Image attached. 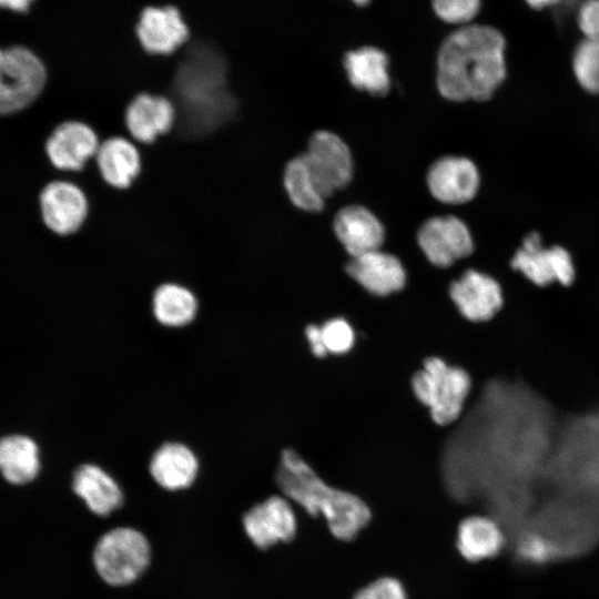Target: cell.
<instances>
[{
	"instance_id": "obj_24",
	"label": "cell",
	"mask_w": 599,
	"mask_h": 599,
	"mask_svg": "<svg viewBox=\"0 0 599 599\" xmlns=\"http://www.w3.org/2000/svg\"><path fill=\"white\" fill-rule=\"evenodd\" d=\"M456 546L465 559L479 561L500 551L504 546V535L493 517L470 515L458 525Z\"/></svg>"
},
{
	"instance_id": "obj_2",
	"label": "cell",
	"mask_w": 599,
	"mask_h": 599,
	"mask_svg": "<svg viewBox=\"0 0 599 599\" xmlns=\"http://www.w3.org/2000/svg\"><path fill=\"white\" fill-rule=\"evenodd\" d=\"M173 92L177 122L187 136L205 135L234 114L226 61L209 44H195L186 52L176 69Z\"/></svg>"
},
{
	"instance_id": "obj_19",
	"label": "cell",
	"mask_w": 599,
	"mask_h": 599,
	"mask_svg": "<svg viewBox=\"0 0 599 599\" xmlns=\"http://www.w3.org/2000/svg\"><path fill=\"white\" fill-rule=\"evenodd\" d=\"M333 229L349 257L380 250L385 241L382 222L361 205L341 209L334 217Z\"/></svg>"
},
{
	"instance_id": "obj_26",
	"label": "cell",
	"mask_w": 599,
	"mask_h": 599,
	"mask_svg": "<svg viewBox=\"0 0 599 599\" xmlns=\"http://www.w3.org/2000/svg\"><path fill=\"white\" fill-rule=\"evenodd\" d=\"M283 183L291 202L306 212L317 213L324 209L325 200L319 194L302 154L293 158L285 166Z\"/></svg>"
},
{
	"instance_id": "obj_16",
	"label": "cell",
	"mask_w": 599,
	"mask_h": 599,
	"mask_svg": "<svg viewBox=\"0 0 599 599\" xmlns=\"http://www.w3.org/2000/svg\"><path fill=\"white\" fill-rule=\"evenodd\" d=\"M100 142L95 131L80 121L57 126L45 143L50 162L62 171H80L95 158Z\"/></svg>"
},
{
	"instance_id": "obj_6",
	"label": "cell",
	"mask_w": 599,
	"mask_h": 599,
	"mask_svg": "<svg viewBox=\"0 0 599 599\" xmlns=\"http://www.w3.org/2000/svg\"><path fill=\"white\" fill-rule=\"evenodd\" d=\"M45 79L43 63L27 48L0 49V114L31 104L42 91Z\"/></svg>"
},
{
	"instance_id": "obj_9",
	"label": "cell",
	"mask_w": 599,
	"mask_h": 599,
	"mask_svg": "<svg viewBox=\"0 0 599 599\" xmlns=\"http://www.w3.org/2000/svg\"><path fill=\"white\" fill-rule=\"evenodd\" d=\"M417 243L426 260L439 270L451 267L474 252L469 229L453 215L426 220L417 232Z\"/></svg>"
},
{
	"instance_id": "obj_28",
	"label": "cell",
	"mask_w": 599,
	"mask_h": 599,
	"mask_svg": "<svg viewBox=\"0 0 599 599\" xmlns=\"http://www.w3.org/2000/svg\"><path fill=\"white\" fill-rule=\"evenodd\" d=\"M322 337L328 355L348 354L356 344V331L343 316H334L321 324Z\"/></svg>"
},
{
	"instance_id": "obj_14",
	"label": "cell",
	"mask_w": 599,
	"mask_h": 599,
	"mask_svg": "<svg viewBox=\"0 0 599 599\" xmlns=\"http://www.w3.org/2000/svg\"><path fill=\"white\" fill-rule=\"evenodd\" d=\"M43 222L59 235L75 233L84 223L89 204L84 192L74 183L53 181L40 194Z\"/></svg>"
},
{
	"instance_id": "obj_25",
	"label": "cell",
	"mask_w": 599,
	"mask_h": 599,
	"mask_svg": "<svg viewBox=\"0 0 599 599\" xmlns=\"http://www.w3.org/2000/svg\"><path fill=\"white\" fill-rule=\"evenodd\" d=\"M39 470V447L31 438L12 435L0 439V473L7 481L27 484Z\"/></svg>"
},
{
	"instance_id": "obj_7",
	"label": "cell",
	"mask_w": 599,
	"mask_h": 599,
	"mask_svg": "<svg viewBox=\"0 0 599 599\" xmlns=\"http://www.w3.org/2000/svg\"><path fill=\"white\" fill-rule=\"evenodd\" d=\"M303 155L324 200L351 183L354 172L352 153L337 134L326 130L314 132Z\"/></svg>"
},
{
	"instance_id": "obj_30",
	"label": "cell",
	"mask_w": 599,
	"mask_h": 599,
	"mask_svg": "<svg viewBox=\"0 0 599 599\" xmlns=\"http://www.w3.org/2000/svg\"><path fill=\"white\" fill-rule=\"evenodd\" d=\"M354 599H407V593L399 580L383 577L358 590Z\"/></svg>"
},
{
	"instance_id": "obj_17",
	"label": "cell",
	"mask_w": 599,
	"mask_h": 599,
	"mask_svg": "<svg viewBox=\"0 0 599 599\" xmlns=\"http://www.w3.org/2000/svg\"><path fill=\"white\" fill-rule=\"evenodd\" d=\"M200 467L199 456L193 448L179 440L162 443L149 460L151 478L167 491L190 488L199 476Z\"/></svg>"
},
{
	"instance_id": "obj_10",
	"label": "cell",
	"mask_w": 599,
	"mask_h": 599,
	"mask_svg": "<svg viewBox=\"0 0 599 599\" xmlns=\"http://www.w3.org/2000/svg\"><path fill=\"white\" fill-rule=\"evenodd\" d=\"M448 295L458 313L473 323L490 321L504 305V291L491 274L469 267L448 284Z\"/></svg>"
},
{
	"instance_id": "obj_31",
	"label": "cell",
	"mask_w": 599,
	"mask_h": 599,
	"mask_svg": "<svg viewBox=\"0 0 599 599\" xmlns=\"http://www.w3.org/2000/svg\"><path fill=\"white\" fill-rule=\"evenodd\" d=\"M576 20L583 38L599 39V0H582Z\"/></svg>"
},
{
	"instance_id": "obj_32",
	"label": "cell",
	"mask_w": 599,
	"mask_h": 599,
	"mask_svg": "<svg viewBox=\"0 0 599 599\" xmlns=\"http://www.w3.org/2000/svg\"><path fill=\"white\" fill-rule=\"evenodd\" d=\"M304 338L309 348L311 354L316 358H325L328 356V353L325 348L321 324L308 323L304 327Z\"/></svg>"
},
{
	"instance_id": "obj_34",
	"label": "cell",
	"mask_w": 599,
	"mask_h": 599,
	"mask_svg": "<svg viewBox=\"0 0 599 599\" xmlns=\"http://www.w3.org/2000/svg\"><path fill=\"white\" fill-rule=\"evenodd\" d=\"M531 9L541 11L558 7L564 0H524Z\"/></svg>"
},
{
	"instance_id": "obj_4",
	"label": "cell",
	"mask_w": 599,
	"mask_h": 599,
	"mask_svg": "<svg viewBox=\"0 0 599 599\" xmlns=\"http://www.w3.org/2000/svg\"><path fill=\"white\" fill-rule=\"evenodd\" d=\"M416 399L425 406L433 422L447 427L463 415L473 388L469 373L438 356L424 361L410 379Z\"/></svg>"
},
{
	"instance_id": "obj_5",
	"label": "cell",
	"mask_w": 599,
	"mask_h": 599,
	"mask_svg": "<svg viewBox=\"0 0 599 599\" xmlns=\"http://www.w3.org/2000/svg\"><path fill=\"white\" fill-rule=\"evenodd\" d=\"M151 561V546L140 530L116 527L103 534L93 550V565L99 577L112 587L136 581Z\"/></svg>"
},
{
	"instance_id": "obj_13",
	"label": "cell",
	"mask_w": 599,
	"mask_h": 599,
	"mask_svg": "<svg viewBox=\"0 0 599 599\" xmlns=\"http://www.w3.org/2000/svg\"><path fill=\"white\" fill-rule=\"evenodd\" d=\"M430 194L446 204H463L475 197L480 176L475 163L465 156L446 155L436 160L426 175Z\"/></svg>"
},
{
	"instance_id": "obj_23",
	"label": "cell",
	"mask_w": 599,
	"mask_h": 599,
	"mask_svg": "<svg viewBox=\"0 0 599 599\" xmlns=\"http://www.w3.org/2000/svg\"><path fill=\"white\" fill-rule=\"evenodd\" d=\"M151 312L158 324L167 328H182L196 318L199 301L187 286L165 282L152 293Z\"/></svg>"
},
{
	"instance_id": "obj_21",
	"label": "cell",
	"mask_w": 599,
	"mask_h": 599,
	"mask_svg": "<svg viewBox=\"0 0 599 599\" xmlns=\"http://www.w3.org/2000/svg\"><path fill=\"white\" fill-rule=\"evenodd\" d=\"M95 160L103 181L118 190L130 187L141 172L140 152L123 136H111L100 143Z\"/></svg>"
},
{
	"instance_id": "obj_22",
	"label": "cell",
	"mask_w": 599,
	"mask_h": 599,
	"mask_svg": "<svg viewBox=\"0 0 599 599\" xmlns=\"http://www.w3.org/2000/svg\"><path fill=\"white\" fill-rule=\"evenodd\" d=\"M343 65L351 84L373 95H385L390 88L388 57L376 47H361L345 53Z\"/></svg>"
},
{
	"instance_id": "obj_29",
	"label": "cell",
	"mask_w": 599,
	"mask_h": 599,
	"mask_svg": "<svg viewBox=\"0 0 599 599\" xmlns=\"http://www.w3.org/2000/svg\"><path fill=\"white\" fill-rule=\"evenodd\" d=\"M433 11L444 22L464 27L478 18L483 0H430Z\"/></svg>"
},
{
	"instance_id": "obj_3",
	"label": "cell",
	"mask_w": 599,
	"mask_h": 599,
	"mask_svg": "<svg viewBox=\"0 0 599 599\" xmlns=\"http://www.w3.org/2000/svg\"><path fill=\"white\" fill-rule=\"evenodd\" d=\"M273 477L280 494L311 517H322L338 539L355 538L372 518L364 498L326 481L293 448L281 451Z\"/></svg>"
},
{
	"instance_id": "obj_12",
	"label": "cell",
	"mask_w": 599,
	"mask_h": 599,
	"mask_svg": "<svg viewBox=\"0 0 599 599\" xmlns=\"http://www.w3.org/2000/svg\"><path fill=\"white\" fill-rule=\"evenodd\" d=\"M344 272L363 291L375 297H387L402 292L408 277L403 262L382 250L349 257Z\"/></svg>"
},
{
	"instance_id": "obj_35",
	"label": "cell",
	"mask_w": 599,
	"mask_h": 599,
	"mask_svg": "<svg viewBox=\"0 0 599 599\" xmlns=\"http://www.w3.org/2000/svg\"><path fill=\"white\" fill-rule=\"evenodd\" d=\"M354 2V4L358 6V7H364V6H367L370 0H352Z\"/></svg>"
},
{
	"instance_id": "obj_33",
	"label": "cell",
	"mask_w": 599,
	"mask_h": 599,
	"mask_svg": "<svg viewBox=\"0 0 599 599\" xmlns=\"http://www.w3.org/2000/svg\"><path fill=\"white\" fill-rule=\"evenodd\" d=\"M33 0H0V7L24 12L29 9Z\"/></svg>"
},
{
	"instance_id": "obj_20",
	"label": "cell",
	"mask_w": 599,
	"mask_h": 599,
	"mask_svg": "<svg viewBox=\"0 0 599 599\" xmlns=\"http://www.w3.org/2000/svg\"><path fill=\"white\" fill-rule=\"evenodd\" d=\"M72 490L99 517L110 516L124 502L120 484L106 469L94 463L82 464L75 469Z\"/></svg>"
},
{
	"instance_id": "obj_18",
	"label": "cell",
	"mask_w": 599,
	"mask_h": 599,
	"mask_svg": "<svg viewBox=\"0 0 599 599\" xmlns=\"http://www.w3.org/2000/svg\"><path fill=\"white\" fill-rule=\"evenodd\" d=\"M177 121L174 102L166 97L140 93L128 104L124 122L131 136L149 144L167 133Z\"/></svg>"
},
{
	"instance_id": "obj_15",
	"label": "cell",
	"mask_w": 599,
	"mask_h": 599,
	"mask_svg": "<svg viewBox=\"0 0 599 599\" xmlns=\"http://www.w3.org/2000/svg\"><path fill=\"white\" fill-rule=\"evenodd\" d=\"M136 35L148 53L167 55L187 41L189 28L175 7H148L139 17Z\"/></svg>"
},
{
	"instance_id": "obj_1",
	"label": "cell",
	"mask_w": 599,
	"mask_h": 599,
	"mask_svg": "<svg viewBox=\"0 0 599 599\" xmlns=\"http://www.w3.org/2000/svg\"><path fill=\"white\" fill-rule=\"evenodd\" d=\"M507 41L495 27L474 22L447 35L437 53L436 84L455 102L487 101L508 75Z\"/></svg>"
},
{
	"instance_id": "obj_11",
	"label": "cell",
	"mask_w": 599,
	"mask_h": 599,
	"mask_svg": "<svg viewBox=\"0 0 599 599\" xmlns=\"http://www.w3.org/2000/svg\"><path fill=\"white\" fill-rule=\"evenodd\" d=\"M242 524L246 537L262 550L291 541L298 526L294 504L282 494L255 504L243 515Z\"/></svg>"
},
{
	"instance_id": "obj_27",
	"label": "cell",
	"mask_w": 599,
	"mask_h": 599,
	"mask_svg": "<svg viewBox=\"0 0 599 599\" xmlns=\"http://www.w3.org/2000/svg\"><path fill=\"white\" fill-rule=\"evenodd\" d=\"M572 75L585 91L599 94V39L582 38L571 57Z\"/></svg>"
},
{
	"instance_id": "obj_8",
	"label": "cell",
	"mask_w": 599,
	"mask_h": 599,
	"mask_svg": "<svg viewBox=\"0 0 599 599\" xmlns=\"http://www.w3.org/2000/svg\"><path fill=\"white\" fill-rule=\"evenodd\" d=\"M510 268L538 287L555 283L570 286L576 266L569 252L561 246L544 247L540 235L531 233L510 260Z\"/></svg>"
}]
</instances>
